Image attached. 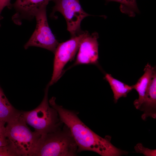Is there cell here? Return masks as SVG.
<instances>
[{
  "instance_id": "8fae6325",
  "label": "cell",
  "mask_w": 156,
  "mask_h": 156,
  "mask_svg": "<svg viewBox=\"0 0 156 156\" xmlns=\"http://www.w3.org/2000/svg\"><path fill=\"white\" fill-rule=\"evenodd\" d=\"M139 109L143 112L141 117L144 120L148 117L156 118V72L153 75L144 100Z\"/></svg>"
},
{
  "instance_id": "7a4b0ae2",
  "label": "cell",
  "mask_w": 156,
  "mask_h": 156,
  "mask_svg": "<svg viewBox=\"0 0 156 156\" xmlns=\"http://www.w3.org/2000/svg\"><path fill=\"white\" fill-rule=\"evenodd\" d=\"M57 131L40 135L30 156H73L77 146L65 125Z\"/></svg>"
},
{
  "instance_id": "2e32d148",
  "label": "cell",
  "mask_w": 156,
  "mask_h": 156,
  "mask_svg": "<svg viewBox=\"0 0 156 156\" xmlns=\"http://www.w3.org/2000/svg\"><path fill=\"white\" fill-rule=\"evenodd\" d=\"M134 149L137 153L143 154L146 156H156V149L152 150L144 147L140 143L137 144L134 147Z\"/></svg>"
},
{
  "instance_id": "3957f363",
  "label": "cell",
  "mask_w": 156,
  "mask_h": 156,
  "mask_svg": "<svg viewBox=\"0 0 156 156\" xmlns=\"http://www.w3.org/2000/svg\"><path fill=\"white\" fill-rule=\"evenodd\" d=\"M49 86L48 84L47 85L43 99L37 107L30 111L21 112L26 123L40 135L57 131L62 128L63 124L56 110L49 105L48 92Z\"/></svg>"
},
{
  "instance_id": "e0dca14e",
  "label": "cell",
  "mask_w": 156,
  "mask_h": 156,
  "mask_svg": "<svg viewBox=\"0 0 156 156\" xmlns=\"http://www.w3.org/2000/svg\"><path fill=\"white\" fill-rule=\"evenodd\" d=\"M10 141L5 135V127L0 125V147L8 144Z\"/></svg>"
},
{
  "instance_id": "4fadbf2b",
  "label": "cell",
  "mask_w": 156,
  "mask_h": 156,
  "mask_svg": "<svg viewBox=\"0 0 156 156\" xmlns=\"http://www.w3.org/2000/svg\"><path fill=\"white\" fill-rule=\"evenodd\" d=\"M19 111L10 103L0 86V125L5 126Z\"/></svg>"
},
{
  "instance_id": "ac0fdd59",
  "label": "cell",
  "mask_w": 156,
  "mask_h": 156,
  "mask_svg": "<svg viewBox=\"0 0 156 156\" xmlns=\"http://www.w3.org/2000/svg\"><path fill=\"white\" fill-rule=\"evenodd\" d=\"M5 7L11 8L12 5L10 0H0V20L1 19V14L3 9Z\"/></svg>"
},
{
  "instance_id": "8992f818",
  "label": "cell",
  "mask_w": 156,
  "mask_h": 156,
  "mask_svg": "<svg viewBox=\"0 0 156 156\" xmlns=\"http://www.w3.org/2000/svg\"><path fill=\"white\" fill-rule=\"evenodd\" d=\"M46 8L40 11L36 14V29L24 48L36 47L49 50L54 53L59 43L52 33L49 25L46 14Z\"/></svg>"
},
{
  "instance_id": "9c48e42d",
  "label": "cell",
  "mask_w": 156,
  "mask_h": 156,
  "mask_svg": "<svg viewBox=\"0 0 156 156\" xmlns=\"http://www.w3.org/2000/svg\"><path fill=\"white\" fill-rule=\"evenodd\" d=\"M55 0H16L13 5L16 13L13 16V20L18 24L22 19H33L40 11L46 8L49 1Z\"/></svg>"
},
{
  "instance_id": "6da1fadb",
  "label": "cell",
  "mask_w": 156,
  "mask_h": 156,
  "mask_svg": "<svg viewBox=\"0 0 156 156\" xmlns=\"http://www.w3.org/2000/svg\"><path fill=\"white\" fill-rule=\"evenodd\" d=\"M55 98L49 101L50 105L57 112L61 121L70 129L77 146V152H94L102 156H119L127 155L128 152L114 146L111 142V137L103 138L86 126L79 118L77 113L57 105Z\"/></svg>"
},
{
  "instance_id": "9a60e30c",
  "label": "cell",
  "mask_w": 156,
  "mask_h": 156,
  "mask_svg": "<svg viewBox=\"0 0 156 156\" xmlns=\"http://www.w3.org/2000/svg\"><path fill=\"white\" fill-rule=\"evenodd\" d=\"M19 156L14 147L10 142L7 144L0 147V156Z\"/></svg>"
},
{
  "instance_id": "5b68a950",
  "label": "cell",
  "mask_w": 156,
  "mask_h": 156,
  "mask_svg": "<svg viewBox=\"0 0 156 156\" xmlns=\"http://www.w3.org/2000/svg\"><path fill=\"white\" fill-rule=\"evenodd\" d=\"M86 31L82 32L69 40L59 43L54 53L53 70L51 79L48 83L50 86L56 83L62 75L64 68L75 57Z\"/></svg>"
},
{
  "instance_id": "ba28073f",
  "label": "cell",
  "mask_w": 156,
  "mask_h": 156,
  "mask_svg": "<svg viewBox=\"0 0 156 156\" xmlns=\"http://www.w3.org/2000/svg\"><path fill=\"white\" fill-rule=\"evenodd\" d=\"M98 34L96 32L90 34L88 31L80 43L76 60L72 66L81 64H96L98 62Z\"/></svg>"
},
{
  "instance_id": "52a82bcc",
  "label": "cell",
  "mask_w": 156,
  "mask_h": 156,
  "mask_svg": "<svg viewBox=\"0 0 156 156\" xmlns=\"http://www.w3.org/2000/svg\"><path fill=\"white\" fill-rule=\"evenodd\" d=\"M54 2L53 13L58 12L63 15L66 22L67 30L72 37L81 33V21L90 15L83 10L79 0H55Z\"/></svg>"
},
{
  "instance_id": "5bb4252c",
  "label": "cell",
  "mask_w": 156,
  "mask_h": 156,
  "mask_svg": "<svg viewBox=\"0 0 156 156\" xmlns=\"http://www.w3.org/2000/svg\"><path fill=\"white\" fill-rule=\"evenodd\" d=\"M107 2L116 1L120 3V7L122 13L128 15L131 17H134L135 13H139L137 7L136 0H105Z\"/></svg>"
},
{
  "instance_id": "30bf717a",
  "label": "cell",
  "mask_w": 156,
  "mask_h": 156,
  "mask_svg": "<svg viewBox=\"0 0 156 156\" xmlns=\"http://www.w3.org/2000/svg\"><path fill=\"white\" fill-rule=\"evenodd\" d=\"M144 71L143 75L135 84L132 86L133 89L138 92L139 95L138 98L133 102L134 105L137 109H139L144 100L153 75L156 72V69L155 67L148 63L145 66Z\"/></svg>"
},
{
  "instance_id": "7c38bea8",
  "label": "cell",
  "mask_w": 156,
  "mask_h": 156,
  "mask_svg": "<svg viewBox=\"0 0 156 156\" xmlns=\"http://www.w3.org/2000/svg\"><path fill=\"white\" fill-rule=\"evenodd\" d=\"M105 78L109 83L112 91L115 103L120 98L126 97L128 94L133 89L132 86H130L114 78L110 74L106 73Z\"/></svg>"
},
{
  "instance_id": "277c9868",
  "label": "cell",
  "mask_w": 156,
  "mask_h": 156,
  "mask_svg": "<svg viewBox=\"0 0 156 156\" xmlns=\"http://www.w3.org/2000/svg\"><path fill=\"white\" fill-rule=\"evenodd\" d=\"M5 135L14 147L19 156H29L40 135L31 131L19 111L7 122Z\"/></svg>"
}]
</instances>
